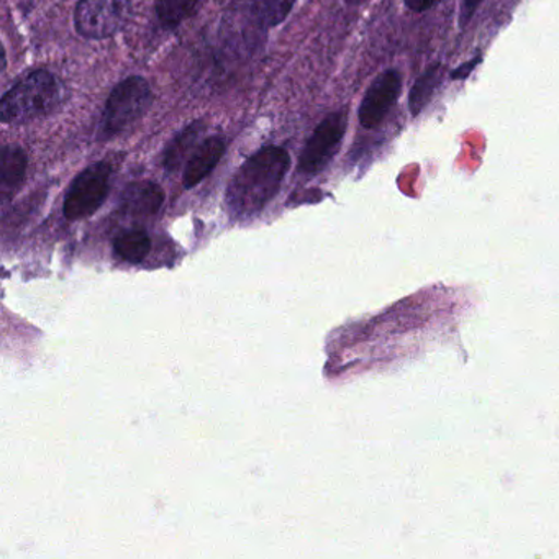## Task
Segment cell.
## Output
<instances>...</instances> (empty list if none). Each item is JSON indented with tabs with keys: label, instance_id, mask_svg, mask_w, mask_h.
<instances>
[{
	"label": "cell",
	"instance_id": "cell-1",
	"mask_svg": "<svg viewBox=\"0 0 559 559\" xmlns=\"http://www.w3.org/2000/svg\"><path fill=\"white\" fill-rule=\"evenodd\" d=\"M289 153L280 146H266L243 163L227 189L228 211L234 217L245 218L263 211L277 194L287 169Z\"/></svg>",
	"mask_w": 559,
	"mask_h": 559
},
{
	"label": "cell",
	"instance_id": "cell-2",
	"mask_svg": "<svg viewBox=\"0 0 559 559\" xmlns=\"http://www.w3.org/2000/svg\"><path fill=\"white\" fill-rule=\"evenodd\" d=\"M60 104V86L48 71H34L15 84L0 100L4 123H25L50 116Z\"/></svg>",
	"mask_w": 559,
	"mask_h": 559
},
{
	"label": "cell",
	"instance_id": "cell-3",
	"mask_svg": "<svg viewBox=\"0 0 559 559\" xmlns=\"http://www.w3.org/2000/svg\"><path fill=\"white\" fill-rule=\"evenodd\" d=\"M153 103L152 87L145 78L130 76L110 93L99 126V139L110 140L132 129Z\"/></svg>",
	"mask_w": 559,
	"mask_h": 559
},
{
	"label": "cell",
	"instance_id": "cell-4",
	"mask_svg": "<svg viewBox=\"0 0 559 559\" xmlns=\"http://www.w3.org/2000/svg\"><path fill=\"white\" fill-rule=\"evenodd\" d=\"M110 178H112V168L109 163H94L90 168L84 169L74 179L64 199V217L70 221H81L96 214L109 195Z\"/></svg>",
	"mask_w": 559,
	"mask_h": 559
},
{
	"label": "cell",
	"instance_id": "cell-5",
	"mask_svg": "<svg viewBox=\"0 0 559 559\" xmlns=\"http://www.w3.org/2000/svg\"><path fill=\"white\" fill-rule=\"evenodd\" d=\"M129 17V0H80L74 24L84 38L104 40L116 35Z\"/></svg>",
	"mask_w": 559,
	"mask_h": 559
},
{
	"label": "cell",
	"instance_id": "cell-6",
	"mask_svg": "<svg viewBox=\"0 0 559 559\" xmlns=\"http://www.w3.org/2000/svg\"><path fill=\"white\" fill-rule=\"evenodd\" d=\"M346 126L348 120L345 110L330 114L322 120L300 153L299 171L302 175L316 176L325 169L345 139Z\"/></svg>",
	"mask_w": 559,
	"mask_h": 559
},
{
	"label": "cell",
	"instance_id": "cell-7",
	"mask_svg": "<svg viewBox=\"0 0 559 559\" xmlns=\"http://www.w3.org/2000/svg\"><path fill=\"white\" fill-rule=\"evenodd\" d=\"M401 91L402 76L397 70H388L379 74L362 97L358 112L359 123L368 130L381 126L397 103Z\"/></svg>",
	"mask_w": 559,
	"mask_h": 559
},
{
	"label": "cell",
	"instance_id": "cell-8",
	"mask_svg": "<svg viewBox=\"0 0 559 559\" xmlns=\"http://www.w3.org/2000/svg\"><path fill=\"white\" fill-rule=\"evenodd\" d=\"M225 153V142L222 136H212L205 140L192 153L191 159L186 165L185 186L188 189L201 185L221 162Z\"/></svg>",
	"mask_w": 559,
	"mask_h": 559
},
{
	"label": "cell",
	"instance_id": "cell-9",
	"mask_svg": "<svg viewBox=\"0 0 559 559\" xmlns=\"http://www.w3.org/2000/svg\"><path fill=\"white\" fill-rule=\"evenodd\" d=\"M165 202V191L152 181L133 182L123 191L122 211L129 215L148 217L156 214Z\"/></svg>",
	"mask_w": 559,
	"mask_h": 559
},
{
	"label": "cell",
	"instance_id": "cell-10",
	"mask_svg": "<svg viewBox=\"0 0 559 559\" xmlns=\"http://www.w3.org/2000/svg\"><path fill=\"white\" fill-rule=\"evenodd\" d=\"M28 159L24 150L19 146L8 145L2 150V168H0V186L2 195L8 201L24 182L27 173Z\"/></svg>",
	"mask_w": 559,
	"mask_h": 559
},
{
	"label": "cell",
	"instance_id": "cell-11",
	"mask_svg": "<svg viewBox=\"0 0 559 559\" xmlns=\"http://www.w3.org/2000/svg\"><path fill=\"white\" fill-rule=\"evenodd\" d=\"M441 78H443V67H441V63H433L415 81L411 96H408V107H411L412 116H420L421 110L430 104L435 91L441 84Z\"/></svg>",
	"mask_w": 559,
	"mask_h": 559
},
{
	"label": "cell",
	"instance_id": "cell-12",
	"mask_svg": "<svg viewBox=\"0 0 559 559\" xmlns=\"http://www.w3.org/2000/svg\"><path fill=\"white\" fill-rule=\"evenodd\" d=\"M116 253L130 263H142L152 250V240L142 228L126 231L116 238Z\"/></svg>",
	"mask_w": 559,
	"mask_h": 559
},
{
	"label": "cell",
	"instance_id": "cell-13",
	"mask_svg": "<svg viewBox=\"0 0 559 559\" xmlns=\"http://www.w3.org/2000/svg\"><path fill=\"white\" fill-rule=\"evenodd\" d=\"M202 130H204V123L194 122L182 130L171 143L165 153V168L166 171H176L181 166L185 156L191 152L192 146L198 143L199 136H201Z\"/></svg>",
	"mask_w": 559,
	"mask_h": 559
},
{
	"label": "cell",
	"instance_id": "cell-14",
	"mask_svg": "<svg viewBox=\"0 0 559 559\" xmlns=\"http://www.w3.org/2000/svg\"><path fill=\"white\" fill-rule=\"evenodd\" d=\"M253 15L263 28L277 27L286 21L297 0H251Z\"/></svg>",
	"mask_w": 559,
	"mask_h": 559
},
{
	"label": "cell",
	"instance_id": "cell-15",
	"mask_svg": "<svg viewBox=\"0 0 559 559\" xmlns=\"http://www.w3.org/2000/svg\"><path fill=\"white\" fill-rule=\"evenodd\" d=\"M201 0H156V15L165 28H176L191 17Z\"/></svg>",
	"mask_w": 559,
	"mask_h": 559
},
{
	"label": "cell",
	"instance_id": "cell-16",
	"mask_svg": "<svg viewBox=\"0 0 559 559\" xmlns=\"http://www.w3.org/2000/svg\"><path fill=\"white\" fill-rule=\"evenodd\" d=\"M484 0H461V11H460V25L464 27V25L469 24L471 19L476 14L477 9L480 8Z\"/></svg>",
	"mask_w": 559,
	"mask_h": 559
},
{
	"label": "cell",
	"instance_id": "cell-17",
	"mask_svg": "<svg viewBox=\"0 0 559 559\" xmlns=\"http://www.w3.org/2000/svg\"><path fill=\"white\" fill-rule=\"evenodd\" d=\"M480 61H483V57H480V53H477L469 63H464L461 64L460 68H456V70L451 73V78H453V80H466V78H469V74L476 70Z\"/></svg>",
	"mask_w": 559,
	"mask_h": 559
},
{
	"label": "cell",
	"instance_id": "cell-18",
	"mask_svg": "<svg viewBox=\"0 0 559 559\" xmlns=\"http://www.w3.org/2000/svg\"><path fill=\"white\" fill-rule=\"evenodd\" d=\"M404 2L408 11L421 14V12H427L428 9L435 8L441 0H404Z\"/></svg>",
	"mask_w": 559,
	"mask_h": 559
},
{
	"label": "cell",
	"instance_id": "cell-19",
	"mask_svg": "<svg viewBox=\"0 0 559 559\" xmlns=\"http://www.w3.org/2000/svg\"><path fill=\"white\" fill-rule=\"evenodd\" d=\"M346 2H348V4L356 5L361 4L362 0H346Z\"/></svg>",
	"mask_w": 559,
	"mask_h": 559
}]
</instances>
